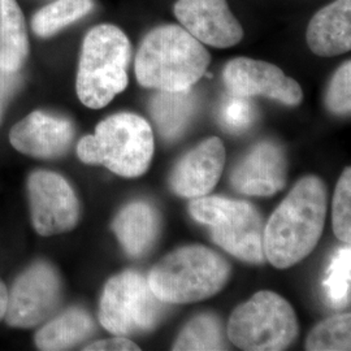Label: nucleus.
Instances as JSON below:
<instances>
[{"instance_id":"nucleus-23","label":"nucleus","mask_w":351,"mask_h":351,"mask_svg":"<svg viewBox=\"0 0 351 351\" xmlns=\"http://www.w3.org/2000/svg\"><path fill=\"white\" fill-rule=\"evenodd\" d=\"M350 314L333 315L310 332L306 350L345 351L351 348Z\"/></svg>"},{"instance_id":"nucleus-1","label":"nucleus","mask_w":351,"mask_h":351,"mask_svg":"<svg viewBox=\"0 0 351 351\" xmlns=\"http://www.w3.org/2000/svg\"><path fill=\"white\" fill-rule=\"evenodd\" d=\"M326 215L324 182L315 176L300 180L264 226L265 259L278 269L300 263L322 237Z\"/></svg>"},{"instance_id":"nucleus-8","label":"nucleus","mask_w":351,"mask_h":351,"mask_svg":"<svg viewBox=\"0 0 351 351\" xmlns=\"http://www.w3.org/2000/svg\"><path fill=\"white\" fill-rule=\"evenodd\" d=\"M165 304L151 290L146 277L136 271H125L106 284L99 322L117 336L149 332L159 324Z\"/></svg>"},{"instance_id":"nucleus-2","label":"nucleus","mask_w":351,"mask_h":351,"mask_svg":"<svg viewBox=\"0 0 351 351\" xmlns=\"http://www.w3.org/2000/svg\"><path fill=\"white\" fill-rule=\"evenodd\" d=\"M210 62L208 51L188 30L165 24L154 27L142 39L134 69L143 88L182 91L201 80Z\"/></svg>"},{"instance_id":"nucleus-20","label":"nucleus","mask_w":351,"mask_h":351,"mask_svg":"<svg viewBox=\"0 0 351 351\" xmlns=\"http://www.w3.org/2000/svg\"><path fill=\"white\" fill-rule=\"evenodd\" d=\"M93 332L94 323L90 315L82 308L75 307L39 329L36 345L39 350H68L90 337Z\"/></svg>"},{"instance_id":"nucleus-17","label":"nucleus","mask_w":351,"mask_h":351,"mask_svg":"<svg viewBox=\"0 0 351 351\" xmlns=\"http://www.w3.org/2000/svg\"><path fill=\"white\" fill-rule=\"evenodd\" d=\"M113 232L128 255L142 256L159 237V213L147 202H132L116 216Z\"/></svg>"},{"instance_id":"nucleus-19","label":"nucleus","mask_w":351,"mask_h":351,"mask_svg":"<svg viewBox=\"0 0 351 351\" xmlns=\"http://www.w3.org/2000/svg\"><path fill=\"white\" fill-rule=\"evenodd\" d=\"M197 108V99L191 90L162 91L152 97L150 112L162 137L178 138L190 124Z\"/></svg>"},{"instance_id":"nucleus-9","label":"nucleus","mask_w":351,"mask_h":351,"mask_svg":"<svg viewBox=\"0 0 351 351\" xmlns=\"http://www.w3.org/2000/svg\"><path fill=\"white\" fill-rule=\"evenodd\" d=\"M62 300V282L47 263L27 268L8 294L7 323L14 328H32L46 322Z\"/></svg>"},{"instance_id":"nucleus-25","label":"nucleus","mask_w":351,"mask_h":351,"mask_svg":"<svg viewBox=\"0 0 351 351\" xmlns=\"http://www.w3.org/2000/svg\"><path fill=\"white\" fill-rule=\"evenodd\" d=\"M333 230L336 237L350 245L351 241V171L346 168L341 175L333 198Z\"/></svg>"},{"instance_id":"nucleus-18","label":"nucleus","mask_w":351,"mask_h":351,"mask_svg":"<svg viewBox=\"0 0 351 351\" xmlns=\"http://www.w3.org/2000/svg\"><path fill=\"white\" fill-rule=\"evenodd\" d=\"M29 55L25 17L16 0H0V71L17 73Z\"/></svg>"},{"instance_id":"nucleus-12","label":"nucleus","mask_w":351,"mask_h":351,"mask_svg":"<svg viewBox=\"0 0 351 351\" xmlns=\"http://www.w3.org/2000/svg\"><path fill=\"white\" fill-rule=\"evenodd\" d=\"M173 13L180 25L203 45L229 49L243 38V27L226 0H177Z\"/></svg>"},{"instance_id":"nucleus-24","label":"nucleus","mask_w":351,"mask_h":351,"mask_svg":"<svg viewBox=\"0 0 351 351\" xmlns=\"http://www.w3.org/2000/svg\"><path fill=\"white\" fill-rule=\"evenodd\" d=\"M350 245L341 247L326 268L323 288L328 303L335 308H342L350 303Z\"/></svg>"},{"instance_id":"nucleus-26","label":"nucleus","mask_w":351,"mask_h":351,"mask_svg":"<svg viewBox=\"0 0 351 351\" xmlns=\"http://www.w3.org/2000/svg\"><path fill=\"white\" fill-rule=\"evenodd\" d=\"M255 110L250 98L229 94L220 107V121L230 132H242L250 128Z\"/></svg>"},{"instance_id":"nucleus-5","label":"nucleus","mask_w":351,"mask_h":351,"mask_svg":"<svg viewBox=\"0 0 351 351\" xmlns=\"http://www.w3.org/2000/svg\"><path fill=\"white\" fill-rule=\"evenodd\" d=\"M77 154L84 163L101 164L121 177H139L149 169L154 155L152 129L138 114L116 113L78 142Z\"/></svg>"},{"instance_id":"nucleus-16","label":"nucleus","mask_w":351,"mask_h":351,"mask_svg":"<svg viewBox=\"0 0 351 351\" xmlns=\"http://www.w3.org/2000/svg\"><path fill=\"white\" fill-rule=\"evenodd\" d=\"M310 50L332 58L351 49V0H336L315 13L306 30Z\"/></svg>"},{"instance_id":"nucleus-27","label":"nucleus","mask_w":351,"mask_h":351,"mask_svg":"<svg viewBox=\"0 0 351 351\" xmlns=\"http://www.w3.org/2000/svg\"><path fill=\"white\" fill-rule=\"evenodd\" d=\"M326 104L330 112L349 114L351 110V62L342 64L332 77Z\"/></svg>"},{"instance_id":"nucleus-13","label":"nucleus","mask_w":351,"mask_h":351,"mask_svg":"<svg viewBox=\"0 0 351 351\" xmlns=\"http://www.w3.org/2000/svg\"><path fill=\"white\" fill-rule=\"evenodd\" d=\"M232 186L254 197H269L287 184V159L274 142H261L237 164L230 176Z\"/></svg>"},{"instance_id":"nucleus-7","label":"nucleus","mask_w":351,"mask_h":351,"mask_svg":"<svg viewBox=\"0 0 351 351\" xmlns=\"http://www.w3.org/2000/svg\"><path fill=\"white\" fill-rule=\"evenodd\" d=\"M228 339L241 350L288 349L298 335L297 316L287 300L274 291H259L233 311Z\"/></svg>"},{"instance_id":"nucleus-21","label":"nucleus","mask_w":351,"mask_h":351,"mask_svg":"<svg viewBox=\"0 0 351 351\" xmlns=\"http://www.w3.org/2000/svg\"><path fill=\"white\" fill-rule=\"evenodd\" d=\"M94 7V0H53L33 16V33L37 37H52L93 12Z\"/></svg>"},{"instance_id":"nucleus-28","label":"nucleus","mask_w":351,"mask_h":351,"mask_svg":"<svg viewBox=\"0 0 351 351\" xmlns=\"http://www.w3.org/2000/svg\"><path fill=\"white\" fill-rule=\"evenodd\" d=\"M85 351H137V346L133 341L125 337H113V339H101L93 342L84 348Z\"/></svg>"},{"instance_id":"nucleus-15","label":"nucleus","mask_w":351,"mask_h":351,"mask_svg":"<svg viewBox=\"0 0 351 351\" xmlns=\"http://www.w3.org/2000/svg\"><path fill=\"white\" fill-rule=\"evenodd\" d=\"M75 129L69 120L43 111L27 114L13 126L10 141L13 147L34 158H56L69 149Z\"/></svg>"},{"instance_id":"nucleus-11","label":"nucleus","mask_w":351,"mask_h":351,"mask_svg":"<svg viewBox=\"0 0 351 351\" xmlns=\"http://www.w3.org/2000/svg\"><path fill=\"white\" fill-rule=\"evenodd\" d=\"M223 81L229 94L264 97L287 106H298L303 99L300 84L274 64L250 58H236L226 64Z\"/></svg>"},{"instance_id":"nucleus-4","label":"nucleus","mask_w":351,"mask_h":351,"mask_svg":"<svg viewBox=\"0 0 351 351\" xmlns=\"http://www.w3.org/2000/svg\"><path fill=\"white\" fill-rule=\"evenodd\" d=\"M230 277V265L215 251L190 245L168 254L147 276L151 290L167 304L203 301L217 294Z\"/></svg>"},{"instance_id":"nucleus-3","label":"nucleus","mask_w":351,"mask_h":351,"mask_svg":"<svg viewBox=\"0 0 351 351\" xmlns=\"http://www.w3.org/2000/svg\"><path fill=\"white\" fill-rule=\"evenodd\" d=\"M130 58V40L120 27L112 24L91 27L82 42L75 82L81 103L99 110L123 93L129 84Z\"/></svg>"},{"instance_id":"nucleus-6","label":"nucleus","mask_w":351,"mask_h":351,"mask_svg":"<svg viewBox=\"0 0 351 351\" xmlns=\"http://www.w3.org/2000/svg\"><path fill=\"white\" fill-rule=\"evenodd\" d=\"M189 213L210 226L213 242L221 249L247 263H264L263 220L251 203L204 195L194 198Z\"/></svg>"},{"instance_id":"nucleus-22","label":"nucleus","mask_w":351,"mask_h":351,"mask_svg":"<svg viewBox=\"0 0 351 351\" xmlns=\"http://www.w3.org/2000/svg\"><path fill=\"white\" fill-rule=\"evenodd\" d=\"M226 341L220 320L213 315H199L182 329L173 350H226Z\"/></svg>"},{"instance_id":"nucleus-14","label":"nucleus","mask_w":351,"mask_h":351,"mask_svg":"<svg viewBox=\"0 0 351 351\" xmlns=\"http://www.w3.org/2000/svg\"><path fill=\"white\" fill-rule=\"evenodd\" d=\"M224 163L223 142L217 137L206 139L177 163L171 175V186L184 198L204 197L217 184Z\"/></svg>"},{"instance_id":"nucleus-30","label":"nucleus","mask_w":351,"mask_h":351,"mask_svg":"<svg viewBox=\"0 0 351 351\" xmlns=\"http://www.w3.org/2000/svg\"><path fill=\"white\" fill-rule=\"evenodd\" d=\"M7 303H8V291L5 285L0 281V320L4 317L7 311Z\"/></svg>"},{"instance_id":"nucleus-29","label":"nucleus","mask_w":351,"mask_h":351,"mask_svg":"<svg viewBox=\"0 0 351 351\" xmlns=\"http://www.w3.org/2000/svg\"><path fill=\"white\" fill-rule=\"evenodd\" d=\"M14 73H4L0 71V116H1V110L4 106V101L10 97V93L12 91L14 86Z\"/></svg>"},{"instance_id":"nucleus-10","label":"nucleus","mask_w":351,"mask_h":351,"mask_svg":"<svg viewBox=\"0 0 351 351\" xmlns=\"http://www.w3.org/2000/svg\"><path fill=\"white\" fill-rule=\"evenodd\" d=\"M29 198L33 226L49 237L72 230L78 221L80 204L68 181L58 173L38 171L30 176Z\"/></svg>"}]
</instances>
